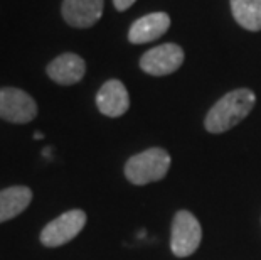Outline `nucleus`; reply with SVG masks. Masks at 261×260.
<instances>
[{"label": "nucleus", "instance_id": "1", "mask_svg": "<svg viewBox=\"0 0 261 260\" xmlns=\"http://www.w3.org/2000/svg\"><path fill=\"white\" fill-rule=\"evenodd\" d=\"M254 102H256V97L251 90L240 88V90L229 91L209 110L204 122L205 129L211 134H221V132L232 129L243 119L248 117L254 107Z\"/></svg>", "mask_w": 261, "mask_h": 260}, {"label": "nucleus", "instance_id": "2", "mask_svg": "<svg viewBox=\"0 0 261 260\" xmlns=\"http://www.w3.org/2000/svg\"><path fill=\"white\" fill-rule=\"evenodd\" d=\"M170 156L167 151L160 147L147 149L137 156L130 157L125 164L126 179L137 186L160 181L169 173Z\"/></svg>", "mask_w": 261, "mask_h": 260}, {"label": "nucleus", "instance_id": "3", "mask_svg": "<svg viewBox=\"0 0 261 260\" xmlns=\"http://www.w3.org/2000/svg\"><path fill=\"white\" fill-rule=\"evenodd\" d=\"M37 117V103L20 88H0V119L10 124H29Z\"/></svg>", "mask_w": 261, "mask_h": 260}, {"label": "nucleus", "instance_id": "4", "mask_svg": "<svg viewBox=\"0 0 261 260\" xmlns=\"http://www.w3.org/2000/svg\"><path fill=\"white\" fill-rule=\"evenodd\" d=\"M202 239V228L197 218L189 211H177L172 223L170 248L177 257H189L199 248Z\"/></svg>", "mask_w": 261, "mask_h": 260}, {"label": "nucleus", "instance_id": "5", "mask_svg": "<svg viewBox=\"0 0 261 260\" xmlns=\"http://www.w3.org/2000/svg\"><path fill=\"white\" fill-rule=\"evenodd\" d=\"M86 225V213L83 209H71L44 226L41 242L44 247H61L76 239Z\"/></svg>", "mask_w": 261, "mask_h": 260}, {"label": "nucleus", "instance_id": "6", "mask_svg": "<svg viewBox=\"0 0 261 260\" xmlns=\"http://www.w3.org/2000/svg\"><path fill=\"white\" fill-rule=\"evenodd\" d=\"M184 63V51L177 44H160L150 49L140 59V68L148 75L165 76L177 71Z\"/></svg>", "mask_w": 261, "mask_h": 260}, {"label": "nucleus", "instance_id": "7", "mask_svg": "<svg viewBox=\"0 0 261 260\" xmlns=\"http://www.w3.org/2000/svg\"><path fill=\"white\" fill-rule=\"evenodd\" d=\"M105 0H64L63 17L71 27L86 29L94 26L103 15Z\"/></svg>", "mask_w": 261, "mask_h": 260}, {"label": "nucleus", "instance_id": "8", "mask_svg": "<svg viewBox=\"0 0 261 260\" xmlns=\"http://www.w3.org/2000/svg\"><path fill=\"white\" fill-rule=\"evenodd\" d=\"M96 107L107 117H121L130 107V97L120 80H108L99 88L96 95Z\"/></svg>", "mask_w": 261, "mask_h": 260}, {"label": "nucleus", "instance_id": "9", "mask_svg": "<svg viewBox=\"0 0 261 260\" xmlns=\"http://www.w3.org/2000/svg\"><path fill=\"white\" fill-rule=\"evenodd\" d=\"M47 76L58 85H74L86 73V63L74 53H64L47 64Z\"/></svg>", "mask_w": 261, "mask_h": 260}, {"label": "nucleus", "instance_id": "10", "mask_svg": "<svg viewBox=\"0 0 261 260\" xmlns=\"http://www.w3.org/2000/svg\"><path fill=\"white\" fill-rule=\"evenodd\" d=\"M170 27V17L165 12H153L135 20L130 27L128 41L133 44H145L162 37Z\"/></svg>", "mask_w": 261, "mask_h": 260}, {"label": "nucleus", "instance_id": "11", "mask_svg": "<svg viewBox=\"0 0 261 260\" xmlns=\"http://www.w3.org/2000/svg\"><path fill=\"white\" fill-rule=\"evenodd\" d=\"M32 201V191L27 186H12L0 191V223L20 215Z\"/></svg>", "mask_w": 261, "mask_h": 260}, {"label": "nucleus", "instance_id": "12", "mask_svg": "<svg viewBox=\"0 0 261 260\" xmlns=\"http://www.w3.org/2000/svg\"><path fill=\"white\" fill-rule=\"evenodd\" d=\"M236 22L248 31H261V0H231Z\"/></svg>", "mask_w": 261, "mask_h": 260}, {"label": "nucleus", "instance_id": "13", "mask_svg": "<svg viewBox=\"0 0 261 260\" xmlns=\"http://www.w3.org/2000/svg\"><path fill=\"white\" fill-rule=\"evenodd\" d=\"M115 4V9L120 10V12H123V10L130 9L133 4H135V0H113Z\"/></svg>", "mask_w": 261, "mask_h": 260}, {"label": "nucleus", "instance_id": "14", "mask_svg": "<svg viewBox=\"0 0 261 260\" xmlns=\"http://www.w3.org/2000/svg\"><path fill=\"white\" fill-rule=\"evenodd\" d=\"M42 137H44V135L41 134V132H36V134H34V139H36V140H41Z\"/></svg>", "mask_w": 261, "mask_h": 260}]
</instances>
